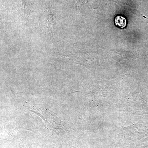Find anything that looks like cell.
<instances>
[{"instance_id": "6da1fadb", "label": "cell", "mask_w": 148, "mask_h": 148, "mask_svg": "<svg viewBox=\"0 0 148 148\" xmlns=\"http://www.w3.org/2000/svg\"><path fill=\"white\" fill-rule=\"evenodd\" d=\"M114 21L116 26L120 29H124L127 25L126 18L120 15H119L115 17Z\"/></svg>"}]
</instances>
